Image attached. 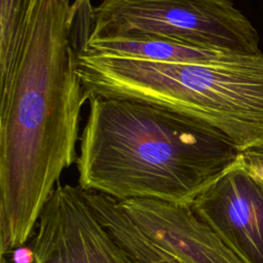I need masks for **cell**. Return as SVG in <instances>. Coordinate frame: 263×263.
I'll return each instance as SVG.
<instances>
[{
  "mask_svg": "<svg viewBox=\"0 0 263 263\" xmlns=\"http://www.w3.org/2000/svg\"><path fill=\"white\" fill-rule=\"evenodd\" d=\"M80 47L101 55L170 64H211L239 54L159 39H87Z\"/></svg>",
  "mask_w": 263,
  "mask_h": 263,
  "instance_id": "cell-8",
  "label": "cell"
},
{
  "mask_svg": "<svg viewBox=\"0 0 263 263\" xmlns=\"http://www.w3.org/2000/svg\"><path fill=\"white\" fill-rule=\"evenodd\" d=\"M77 73L90 97L150 103L226 135L242 153L263 149V51L211 64L101 55L81 47Z\"/></svg>",
  "mask_w": 263,
  "mask_h": 263,
  "instance_id": "cell-3",
  "label": "cell"
},
{
  "mask_svg": "<svg viewBox=\"0 0 263 263\" xmlns=\"http://www.w3.org/2000/svg\"><path fill=\"white\" fill-rule=\"evenodd\" d=\"M70 0H40L0 89V254L27 243L64 170L77 160L80 111Z\"/></svg>",
  "mask_w": 263,
  "mask_h": 263,
  "instance_id": "cell-1",
  "label": "cell"
},
{
  "mask_svg": "<svg viewBox=\"0 0 263 263\" xmlns=\"http://www.w3.org/2000/svg\"><path fill=\"white\" fill-rule=\"evenodd\" d=\"M40 0H0V89L12 72Z\"/></svg>",
  "mask_w": 263,
  "mask_h": 263,
  "instance_id": "cell-9",
  "label": "cell"
},
{
  "mask_svg": "<svg viewBox=\"0 0 263 263\" xmlns=\"http://www.w3.org/2000/svg\"><path fill=\"white\" fill-rule=\"evenodd\" d=\"M118 202L150 242L181 263H242L190 204L150 198Z\"/></svg>",
  "mask_w": 263,
  "mask_h": 263,
  "instance_id": "cell-7",
  "label": "cell"
},
{
  "mask_svg": "<svg viewBox=\"0 0 263 263\" xmlns=\"http://www.w3.org/2000/svg\"><path fill=\"white\" fill-rule=\"evenodd\" d=\"M74 9L78 12V11H88L90 10L92 7L90 6V0H75L74 3L72 4Z\"/></svg>",
  "mask_w": 263,
  "mask_h": 263,
  "instance_id": "cell-10",
  "label": "cell"
},
{
  "mask_svg": "<svg viewBox=\"0 0 263 263\" xmlns=\"http://www.w3.org/2000/svg\"><path fill=\"white\" fill-rule=\"evenodd\" d=\"M29 243L32 263H137L100 222L79 185H57ZM0 263L10 262L0 257Z\"/></svg>",
  "mask_w": 263,
  "mask_h": 263,
  "instance_id": "cell-6",
  "label": "cell"
},
{
  "mask_svg": "<svg viewBox=\"0 0 263 263\" xmlns=\"http://www.w3.org/2000/svg\"><path fill=\"white\" fill-rule=\"evenodd\" d=\"M89 20L84 40L159 39L246 55L262 52L257 30L230 0H102Z\"/></svg>",
  "mask_w": 263,
  "mask_h": 263,
  "instance_id": "cell-4",
  "label": "cell"
},
{
  "mask_svg": "<svg viewBox=\"0 0 263 263\" xmlns=\"http://www.w3.org/2000/svg\"><path fill=\"white\" fill-rule=\"evenodd\" d=\"M157 263H181V262L177 261L176 259H174V258L171 257V256H163L162 258H160V259L158 260Z\"/></svg>",
  "mask_w": 263,
  "mask_h": 263,
  "instance_id": "cell-11",
  "label": "cell"
},
{
  "mask_svg": "<svg viewBox=\"0 0 263 263\" xmlns=\"http://www.w3.org/2000/svg\"><path fill=\"white\" fill-rule=\"evenodd\" d=\"M190 206L242 263H263V150L240 153Z\"/></svg>",
  "mask_w": 263,
  "mask_h": 263,
  "instance_id": "cell-5",
  "label": "cell"
},
{
  "mask_svg": "<svg viewBox=\"0 0 263 263\" xmlns=\"http://www.w3.org/2000/svg\"><path fill=\"white\" fill-rule=\"evenodd\" d=\"M88 102L76 160L84 190L191 204L241 153L220 130L175 111L121 98Z\"/></svg>",
  "mask_w": 263,
  "mask_h": 263,
  "instance_id": "cell-2",
  "label": "cell"
}]
</instances>
